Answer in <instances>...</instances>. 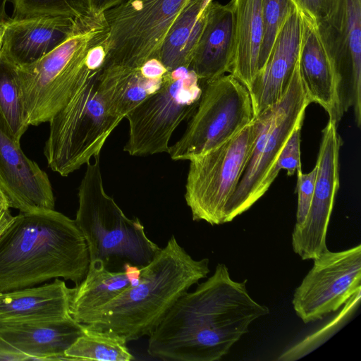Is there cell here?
Returning a JSON list of instances; mask_svg holds the SVG:
<instances>
[{
  "mask_svg": "<svg viewBox=\"0 0 361 361\" xmlns=\"http://www.w3.org/2000/svg\"><path fill=\"white\" fill-rule=\"evenodd\" d=\"M247 280H233L224 264L174 303L149 335L147 353L166 361H217L269 309L256 302Z\"/></svg>",
  "mask_w": 361,
  "mask_h": 361,
  "instance_id": "cell-1",
  "label": "cell"
},
{
  "mask_svg": "<svg viewBox=\"0 0 361 361\" xmlns=\"http://www.w3.org/2000/svg\"><path fill=\"white\" fill-rule=\"evenodd\" d=\"M89 264L75 221L54 209L20 212L0 235V293L59 278L78 285Z\"/></svg>",
  "mask_w": 361,
  "mask_h": 361,
  "instance_id": "cell-2",
  "label": "cell"
},
{
  "mask_svg": "<svg viewBox=\"0 0 361 361\" xmlns=\"http://www.w3.org/2000/svg\"><path fill=\"white\" fill-rule=\"evenodd\" d=\"M209 259H193L173 235L141 268L137 285L85 315L79 323L111 329L129 342L149 336L183 295L210 272Z\"/></svg>",
  "mask_w": 361,
  "mask_h": 361,
  "instance_id": "cell-3",
  "label": "cell"
},
{
  "mask_svg": "<svg viewBox=\"0 0 361 361\" xmlns=\"http://www.w3.org/2000/svg\"><path fill=\"white\" fill-rule=\"evenodd\" d=\"M109 34L104 13L92 8L51 52L32 63L17 66L29 126L49 122L100 70L88 66L87 55L91 48L106 43Z\"/></svg>",
  "mask_w": 361,
  "mask_h": 361,
  "instance_id": "cell-4",
  "label": "cell"
},
{
  "mask_svg": "<svg viewBox=\"0 0 361 361\" xmlns=\"http://www.w3.org/2000/svg\"><path fill=\"white\" fill-rule=\"evenodd\" d=\"M78 188L75 222L87 245L90 262H99L110 271H123L126 263L140 268L161 248L147 235L138 218L127 217L105 192L100 154L93 157Z\"/></svg>",
  "mask_w": 361,
  "mask_h": 361,
  "instance_id": "cell-5",
  "label": "cell"
},
{
  "mask_svg": "<svg viewBox=\"0 0 361 361\" xmlns=\"http://www.w3.org/2000/svg\"><path fill=\"white\" fill-rule=\"evenodd\" d=\"M99 71L49 121L44 154L49 168L62 176H68L100 154L122 121L108 111L99 92Z\"/></svg>",
  "mask_w": 361,
  "mask_h": 361,
  "instance_id": "cell-6",
  "label": "cell"
},
{
  "mask_svg": "<svg viewBox=\"0 0 361 361\" xmlns=\"http://www.w3.org/2000/svg\"><path fill=\"white\" fill-rule=\"evenodd\" d=\"M310 103L298 59L285 94L257 116L260 130L239 183L226 204L225 223L249 209L267 192L265 180L290 135L295 128L302 126Z\"/></svg>",
  "mask_w": 361,
  "mask_h": 361,
  "instance_id": "cell-7",
  "label": "cell"
},
{
  "mask_svg": "<svg viewBox=\"0 0 361 361\" xmlns=\"http://www.w3.org/2000/svg\"><path fill=\"white\" fill-rule=\"evenodd\" d=\"M260 118L209 151L191 158L185 200L193 221L212 226L225 224V209L252 152Z\"/></svg>",
  "mask_w": 361,
  "mask_h": 361,
  "instance_id": "cell-8",
  "label": "cell"
},
{
  "mask_svg": "<svg viewBox=\"0 0 361 361\" xmlns=\"http://www.w3.org/2000/svg\"><path fill=\"white\" fill-rule=\"evenodd\" d=\"M197 106L182 137L169 147L174 161L190 160L231 139L255 119L247 88L232 74L202 82Z\"/></svg>",
  "mask_w": 361,
  "mask_h": 361,
  "instance_id": "cell-9",
  "label": "cell"
},
{
  "mask_svg": "<svg viewBox=\"0 0 361 361\" xmlns=\"http://www.w3.org/2000/svg\"><path fill=\"white\" fill-rule=\"evenodd\" d=\"M202 83L190 68L169 71L161 87L129 111V133L123 150L130 156L169 152L178 126L194 114Z\"/></svg>",
  "mask_w": 361,
  "mask_h": 361,
  "instance_id": "cell-10",
  "label": "cell"
},
{
  "mask_svg": "<svg viewBox=\"0 0 361 361\" xmlns=\"http://www.w3.org/2000/svg\"><path fill=\"white\" fill-rule=\"evenodd\" d=\"M191 0H123L104 13L109 28L102 65L141 67L159 51L176 19Z\"/></svg>",
  "mask_w": 361,
  "mask_h": 361,
  "instance_id": "cell-11",
  "label": "cell"
},
{
  "mask_svg": "<svg viewBox=\"0 0 361 361\" xmlns=\"http://www.w3.org/2000/svg\"><path fill=\"white\" fill-rule=\"evenodd\" d=\"M295 290L292 304L305 324L337 311L361 291V245L339 252L328 249Z\"/></svg>",
  "mask_w": 361,
  "mask_h": 361,
  "instance_id": "cell-12",
  "label": "cell"
},
{
  "mask_svg": "<svg viewBox=\"0 0 361 361\" xmlns=\"http://www.w3.org/2000/svg\"><path fill=\"white\" fill-rule=\"evenodd\" d=\"M333 63L343 113L352 107L361 125V0H333L329 13L317 24Z\"/></svg>",
  "mask_w": 361,
  "mask_h": 361,
  "instance_id": "cell-13",
  "label": "cell"
},
{
  "mask_svg": "<svg viewBox=\"0 0 361 361\" xmlns=\"http://www.w3.org/2000/svg\"><path fill=\"white\" fill-rule=\"evenodd\" d=\"M322 133L310 209L303 224L293 228L292 233L293 250L302 260H313L328 249L327 230L340 185L339 152L343 142L337 125L329 121Z\"/></svg>",
  "mask_w": 361,
  "mask_h": 361,
  "instance_id": "cell-14",
  "label": "cell"
},
{
  "mask_svg": "<svg viewBox=\"0 0 361 361\" xmlns=\"http://www.w3.org/2000/svg\"><path fill=\"white\" fill-rule=\"evenodd\" d=\"M0 187L11 208L20 212L54 209V196L47 174L25 156L20 142L1 130Z\"/></svg>",
  "mask_w": 361,
  "mask_h": 361,
  "instance_id": "cell-15",
  "label": "cell"
},
{
  "mask_svg": "<svg viewBox=\"0 0 361 361\" xmlns=\"http://www.w3.org/2000/svg\"><path fill=\"white\" fill-rule=\"evenodd\" d=\"M302 35V19L296 7L287 17L264 66L248 89L255 118L285 94L299 59Z\"/></svg>",
  "mask_w": 361,
  "mask_h": 361,
  "instance_id": "cell-16",
  "label": "cell"
},
{
  "mask_svg": "<svg viewBox=\"0 0 361 361\" xmlns=\"http://www.w3.org/2000/svg\"><path fill=\"white\" fill-rule=\"evenodd\" d=\"M71 316L62 319H0V336L28 360H67L65 352L82 334Z\"/></svg>",
  "mask_w": 361,
  "mask_h": 361,
  "instance_id": "cell-17",
  "label": "cell"
},
{
  "mask_svg": "<svg viewBox=\"0 0 361 361\" xmlns=\"http://www.w3.org/2000/svg\"><path fill=\"white\" fill-rule=\"evenodd\" d=\"M167 73L157 59L147 61L141 67L102 65L97 75V87L108 111L123 120L161 87Z\"/></svg>",
  "mask_w": 361,
  "mask_h": 361,
  "instance_id": "cell-18",
  "label": "cell"
},
{
  "mask_svg": "<svg viewBox=\"0 0 361 361\" xmlns=\"http://www.w3.org/2000/svg\"><path fill=\"white\" fill-rule=\"evenodd\" d=\"M79 18H8L5 21L6 31L0 54L17 66L32 63L66 40L74 30Z\"/></svg>",
  "mask_w": 361,
  "mask_h": 361,
  "instance_id": "cell-19",
  "label": "cell"
},
{
  "mask_svg": "<svg viewBox=\"0 0 361 361\" xmlns=\"http://www.w3.org/2000/svg\"><path fill=\"white\" fill-rule=\"evenodd\" d=\"M300 14L302 19L299 55L301 78L310 102L322 106L328 114L329 121L337 125L344 114L340 104L337 75L317 23Z\"/></svg>",
  "mask_w": 361,
  "mask_h": 361,
  "instance_id": "cell-20",
  "label": "cell"
},
{
  "mask_svg": "<svg viewBox=\"0 0 361 361\" xmlns=\"http://www.w3.org/2000/svg\"><path fill=\"white\" fill-rule=\"evenodd\" d=\"M205 10L206 22L190 67L202 82L231 73L235 55L234 0L225 5L212 1Z\"/></svg>",
  "mask_w": 361,
  "mask_h": 361,
  "instance_id": "cell-21",
  "label": "cell"
},
{
  "mask_svg": "<svg viewBox=\"0 0 361 361\" xmlns=\"http://www.w3.org/2000/svg\"><path fill=\"white\" fill-rule=\"evenodd\" d=\"M72 288L59 279L41 286L0 293V319H47L71 317Z\"/></svg>",
  "mask_w": 361,
  "mask_h": 361,
  "instance_id": "cell-22",
  "label": "cell"
},
{
  "mask_svg": "<svg viewBox=\"0 0 361 361\" xmlns=\"http://www.w3.org/2000/svg\"><path fill=\"white\" fill-rule=\"evenodd\" d=\"M235 55L232 74L247 90L258 73L263 37L262 0H234Z\"/></svg>",
  "mask_w": 361,
  "mask_h": 361,
  "instance_id": "cell-23",
  "label": "cell"
},
{
  "mask_svg": "<svg viewBox=\"0 0 361 361\" xmlns=\"http://www.w3.org/2000/svg\"><path fill=\"white\" fill-rule=\"evenodd\" d=\"M202 4V0H191L168 32L159 56L168 71L190 67L206 22L205 9L198 16Z\"/></svg>",
  "mask_w": 361,
  "mask_h": 361,
  "instance_id": "cell-24",
  "label": "cell"
},
{
  "mask_svg": "<svg viewBox=\"0 0 361 361\" xmlns=\"http://www.w3.org/2000/svg\"><path fill=\"white\" fill-rule=\"evenodd\" d=\"M130 285L124 271H110L99 262H90L85 278L73 288L70 314L79 322L105 305Z\"/></svg>",
  "mask_w": 361,
  "mask_h": 361,
  "instance_id": "cell-25",
  "label": "cell"
},
{
  "mask_svg": "<svg viewBox=\"0 0 361 361\" xmlns=\"http://www.w3.org/2000/svg\"><path fill=\"white\" fill-rule=\"evenodd\" d=\"M82 334L67 349V360L130 361L135 360L126 338L111 329L83 324Z\"/></svg>",
  "mask_w": 361,
  "mask_h": 361,
  "instance_id": "cell-26",
  "label": "cell"
},
{
  "mask_svg": "<svg viewBox=\"0 0 361 361\" xmlns=\"http://www.w3.org/2000/svg\"><path fill=\"white\" fill-rule=\"evenodd\" d=\"M28 127L18 67L0 54V130L20 142Z\"/></svg>",
  "mask_w": 361,
  "mask_h": 361,
  "instance_id": "cell-27",
  "label": "cell"
},
{
  "mask_svg": "<svg viewBox=\"0 0 361 361\" xmlns=\"http://www.w3.org/2000/svg\"><path fill=\"white\" fill-rule=\"evenodd\" d=\"M9 1V0H8ZM13 19L38 16L79 18L92 9L91 0H10Z\"/></svg>",
  "mask_w": 361,
  "mask_h": 361,
  "instance_id": "cell-28",
  "label": "cell"
},
{
  "mask_svg": "<svg viewBox=\"0 0 361 361\" xmlns=\"http://www.w3.org/2000/svg\"><path fill=\"white\" fill-rule=\"evenodd\" d=\"M295 8L292 0H262L263 37L259 54L258 72L264 66L287 17Z\"/></svg>",
  "mask_w": 361,
  "mask_h": 361,
  "instance_id": "cell-29",
  "label": "cell"
},
{
  "mask_svg": "<svg viewBox=\"0 0 361 361\" xmlns=\"http://www.w3.org/2000/svg\"><path fill=\"white\" fill-rule=\"evenodd\" d=\"M302 126H298L284 145L276 161L264 182V188L267 191L271 183L277 177L281 170L284 169L288 176H293L300 163V130Z\"/></svg>",
  "mask_w": 361,
  "mask_h": 361,
  "instance_id": "cell-30",
  "label": "cell"
},
{
  "mask_svg": "<svg viewBox=\"0 0 361 361\" xmlns=\"http://www.w3.org/2000/svg\"><path fill=\"white\" fill-rule=\"evenodd\" d=\"M317 166L307 173H303L301 169L297 172L296 192L298 194V205L296 212V223L294 228H300L305 221L311 204L315 183Z\"/></svg>",
  "mask_w": 361,
  "mask_h": 361,
  "instance_id": "cell-31",
  "label": "cell"
},
{
  "mask_svg": "<svg viewBox=\"0 0 361 361\" xmlns=\"http://www.w3.org/2000/svg\"><path fill=\"white\" fill-rule=\"evenodd\" d=\"M300 12L317 24L329 13L333 0H292Z\"/></svg>",
  "mask_w": 361,
  "mask_h": 361,
  "instance_id": "cell-32",
  "label": "cell"
},
{
  "mask_svg": "<svg viewBox=\"0 0 361 361\" xmlns=\"http://www.w3.org/2000/svg\"><path fill=\"white\" fill-rule=\"evenodd\" d=\"M10 208L8 198L0 187V235L13 220L14 216L11 215Z\"/></svg>",
  "mask_w": 361,
  "mask_h": 361,
  "instance_id": "cell-33",
  "label": "cell"
},
{
  "mask_svg": "<svg viewBox=\"0 0 361 361\" xmlns=\"http://www.w3.org/2000/svg\"><path fill=\"white\" fill-rule=\"evenodd\" d=\"M28 360V357L0 336V361Z\"/></svg>",
  "mask_w": 361,
  "mask_h": 361,
  "instance_id": "cell-34",
  "label": "cell"
},
{
  "mask_svg": "<svg viewBox=\"0 0 361 361\" xmlns=\"http://www.w3.org/2000/svg\"><path fill=\"white\" fill-rule=\"evenodd\" d=\"M123 271L130 281V286H135L138 284L140 280V267L130 263H126L123 266Z\"/></svg>",
  "mask_w": 361,
  "mask_h": 361,
  "instance_id": "cell-35",
  "label": "cell"
},
{
  "mask_svg": "<svg viewBox=\"0 0 361 361\" xmlns=\"http://www.w3.org/2000/svg\"><path fill=\"white\" fill-rule=\"evenodd\" d=\"M5 31H6V24L4 22L3 23H0V53H1V49L2 47V44H3V40H4Z\"/></svg>",
  "mask_w": 361,
  "mask_h": 361,
  "instance_id": "cell-36",
  "label": "cell"
},
{
  "mask_svg": "<svg viewBox=\"0 0 361 361\" xmlns=\"http://www.w3.org/2000/svg\"><path fill=\"white\" fill-rule=\"evenodd\" d=\"M212 1V0H202V4L201 7L200 12L199 13L198 16L203 12V11L207 8L209 4Z\"/></svg>",
  "mask_w": 361,
  "mask_h": 361,
  "instance_id": "cell-37",
  "label": "cell"
}]
</instances>
